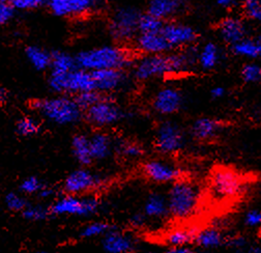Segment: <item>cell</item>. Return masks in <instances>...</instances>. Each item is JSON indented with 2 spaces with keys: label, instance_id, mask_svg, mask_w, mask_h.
I'll return each instance as SVG.
<instances>
[{
  "label": "cell",
  "instance_id": "obj_10",
  "mask_svg": "<svg viewBox=\"0 0 261 253\" xmlns=\"http://www.w3.org/2000/svg\"><path fill=\"white\" fill-rule=\"evenodd\" d=\"M153 145L160 154L173 155L185 147L186 135L176 122L172 120L162 121L156 128Z\"/></svg>",
  "mask_w": 261,
  "mask_h": 253
},
{
  "label": "cell",
  "instance_id": "obj_44",
  "mask_svg": "<svg viewBox=\"0 0 261 253\" xmlns=\"http://www.w3.org/2000/svg\"><path fill=\"white\" fill-rule=\"evenodd\" d=\"M226 246L229 247L231 249H234L237 251H245L248 249L249 242L244 236H233L230 238H227L226 241Z\"/></svg>",
  "mask_w": 261,
  "mask_h": 253
},
{
  "label": "cell",
  "instance_id": "obj_37",
  "mask_svg": "<svg viewBox=\"0 0 261 253\" xmlns=\"http://www.w3.org/2000/svg\"><path fill=\"white\" fill-rule=\"evenodd\" d=\"M103 96L104 93H101L97 90H87L76 94L74 98L78 105L83 109V111H85L93 104H95L97 101H100L103 98Z\"/></svg>",
  "mask_w": 261,
  "mask_h": 253
},
{
  "label": "cell",
  "instance_id": "obj_50",
  "mask_svg": "<svg viewBox=\"0 0 261 253\" xmlns=\"http://www.w3.org/2000/svg\"><path fill=\"white\" fill-rule=\"evenodd\" d=\"M9 99V90L6 87L0 86V106H3Z\"/></svg>",
  "mask_w": 261,
  "mask_h": 253
},
{
  "label": "cell",
  "instance_id": "obj_8",
  "mask_svg": "<svg viewBox=\"0 0 261 253\" xmlns=\"http://www.w3.org/2000/svg\"><path fill=\"white\" fill-rule=\"evenodd\" d=\"M124 111L108 94L84 111V117L96 129H105L115 125L124 118Z\"/></svg>",
  "mask_w": 261,
  "mask_h": 253
},
{
  "label": "cell",
  "instance_id": "obj_5",
  "mask_svg": "<svg viewBox=\"0 0 261 253\" xmlns=\"http://www.w3.org/2000/svg\"><path fill=\"white\" fill-rule=\"evenodd\" d=\"M141 14L136 8L128 6L114 10L108 25L111 37L120 43L134 42L139 34L138 23Z\"/></svg>",
  "mask_w": 261,
  "mask_h": 253
},
{
  "label": "cell",
  "instance_id": "obj_3",
  "mask_svg": "<svg viewBox=\"0 0 261 253\" xmlns=\"http://www.w3.org/2000/svg\"><path fill=\"white\" fill-rule=\"evenodd\" d=\"M170 216L178 220L191 218L200 201L199 187L184 178L173 182L167 194Z\"/></svg>",
  "mask_w": 261,
  "mask_h": 253
},
{
  "label": "cell",
  "instance_id": "obj_11",
  "mask_svg": "<svg viewBox=\"0 0 261 253\" xmlns=\"http://www.w3.org/2000/svg\"><path fill=\"white\" fill-rule=\"evenodd\" d=\"M104 178L87 168H79L64 179L62 189L64 193L85 195L94 192L104 185Z\"/></svg>",
  "mask_w": 261,
  "mask_h": 253
},
{
  "label": "cell",
  "instance_id": "obj_4",
  "mask_svg": "<svg viewBox=\"0 0 261 253\" xmlns=\"http://www.w3.org/2000/svg\"><path fill=\"white\" fill-rule=\"evenodd\" d=\"M48 85L55 93L69 94V96H76L87 90H95L91 72L80 68H76L64 74L50 73Z\"/></svg>",
  "mask_w": 261,
  "mask_h": 253
},
{
  "label": "cell",
  "instance_id": "obj_40",
  "mask_svg": "<svg viewBox=\"0 0 261 253\" xmlns=\"http://www.w3.org/2000/svg\"><path fill=\"white\" fill-rule=\"evenodd\" d=\"M11 4L17 11H34L47 6L48 0H4Z\"/></svg>",
  "mask_w": 261,
  "mask_h": 253
},
{
  "label": "cell",
  "instance_id": "obj_21",
  "mask_svg": "<svg viewBox=\"0 0 261 253\" xmlns=\"http://www.w3.org/2000/svg\"><path fill=\"white\" fill-rule=\"evenodd\" d=\"M185 8V0H149L147 13L164 21H169L179 15Z\"/></svg>",
  "mask_w": 261,
  "mask_h": 253
},
{
  "label": "cell",
  "instance_id": "obj_33",
  "mask_svg": "<svg viewBox=\"0 0 261 253\" xmlns=\"http://www.w3.org/2000/svg\"><path fill=\"white\" fill-rule=\"evenodd\" d=\"M115 149L126 159H138L144 155V148L142 145L130 140L120 141L115 145Z\"/></svg>",
  "mask_w": 261,
  "mask_h": 253
},
{
  "label": "cell",
  "instance_id": "obj_19",
  "mask_svg": "<svg viewBox=\"0 0 261 253\" xmlns=\"http://www.w3.org/2000/svg\"><path fill=\"white\" fill-rule=\"evenodd\" d=\"M136 49L141 54H165L172 51L171 46L162 33L138 34L134 40Z\"/></svg>",
  "mask_w": 261,
  "mask_h": 253
},
{
  "label": "cell",
  "instance_id": "obj_43",
  "mask_svg": "<svg viewBox=\"0 0 261 253\" xmlns=\"http://www.w3.org/2000/svg\"><path fill=\"white\" fill-rule=\"evenodd\" d=\"M244 224L253 230L261 229V209H251L244 216Z\"/></svg>",
  "mask_w": 261,
  "mask_h": 253
},
{
  "label": "cell",
  "instance_id": "obj_52",
  "mask_svg": "<svg viewBox=\"0 0 261 253\" xmlns=\"http://www.w3.org/2000/svg\"><path fill=\"white\" fill-rule=\"evenodd\" d=\"M257 43H258V48H259V57H261V38H259L257 40Z\"/></svg>",
  "mask_w": 261,
  "mask_h": 253
},
{
  "label": "cell",
  "instance_id": "obj_23",
  "mask_svg": "<svg viewBox=\"0 0 261 253\" xmlns=\"http://www.w3.org/2000/svg\"><path fill=\"white\" fill-rule=\"evenodd\" d=\"M143 213L148 219H165L170 216L167 195L159 192L150 193L145 200Z\"/></svg>",
  "mask_w": 261,
  "mask_h": 253
},
{
  "label": "cell",
  "instance_id": "obj_20",
  "mask_svg": "<svg viewBox=\"0 0 261 253\" xmlns=\"http://www.w3.org/2000/svg\"><path fill=\"white\" fill-rule=\"evenodd\" d=\"M222 41L229 46L247 37V27L244 21L237 17H226L218 26Z\"/></svg>",
  "mask_w": 261,
  "mask_h": 253
},
{
  "label": "cell",
  "instance_id": "obj_14",
  "mask_svg": "<svg viewBox=\"0 0 261 253\" xmlns=\"http://www.w3.org/2000/svg\"><path fill=\"white\" fill-rule=\"evenodd\" d=\"M172 50L193 45L198 39L197 31L192 26L176 21H166L161 30Z\"/></svg>",
  "mask_w": 261,
  "mask_h": 253
},
{
  "label": "cell",
  "instance_id": "obj_24",
  "mask_svg": "<svg viewBox=\"0 0 261 253\" xmlns=\"http://www.w3.org/2000/svg\"><path fill=\"white\" fill-rule=\"evenodd\" d=\"M226 241L227 238L220 229L216 226H210L198 231L195 238L194 245L200 247L201 249L211 250L223 247L226 245Z\"/></svg>",
  "mask_w": 261,
  "mask_h": 253
},
{
  "label": "cell",
  "instance_id": "obj_17",
  "mask_svg": "<svg viewBox=\"0 0 261 253\" xmlns=\"http://www.w3.org/2000/svg\"><path fill=\"white\" fill-rule=\"evenodd\" d=\"M224 128L225 124L222 120L215 117L202 116L194 120L190 128V134L198 141H208L219 136Z\"/></svg>",
  "mask_w": 261,
  "mask_h": 253
},
{
  "label": "cell",
  "instance_id": "obj_29",
  "mask_svg": "<svg viewBox=\"0 0 261 253\" xmlns=\"http://www.w3.org/2000/svg\"><path fill=\"white\" fill-rule=\"evenodd\" d=\"M198 231L199 230L196 227L173 230L166 235L165 241L170 247L191 246L195 243V238Z\"/></svg>",
  "mask_w": 261,
  "mask_h": 253
},
{
  "label": "cell",
  "instance_id": "obj_6",
  "mask_svg": "<svg viewBox=\"0 0 261 253\" xmlns=\"http://www.w3.org/2000/svg\"><path fill=\"white\" fill-rule=\"evenodd\" d=\"M130 69L133 78L139 82L172 75L169 53L142 54L137 59H134Z\"/></svg>",
  "mask_w": 261,
  "mask_h": 253
},
{
  "label": "cell",
  "instance_id": "obj_46",
  "mask_svg": "<svg viewBox=\"0 0 261 253\" xmlns=\"http://www.w3.org/2000/svg\"><path fill=\"white\" fill-rule=\"evenodd\" d=\"M55 189H53L51 186L49 185H45V187L41 190V192L38 194L40 198H43V199H48V198H51L53 196H55Z\"/></svg>",
  "mask_w": 261,
  "mask_h": 253
},
{
  "label": "cell",
  "instance_id": "obj_48",
  "mask_svg": "<svg viewBox=\"0 0 261 253\" xmlns=\"http://www.w3.org/2000/svg\"><path fill=\"white\" fill-rule=\"evenodd\" d=\"M216 3L218 6L225 8V9H229L232 7H236L240 4H243L244 0H216Z\"/></svg>",
  "mask_w": 261,
  "mask_h": 253
},
{
  "label": "cell",
  "instance_id": "obj_45",
  "mask_svg": "<svg viewBox=\"0 0 261 253\" xmlns=\"http://www.w3.org/2000/svg\"><path fill=\"white\" fill-rule=\"evenodd\" d=\"M147 219H148L147 216L143 212L136 213L129 218V224L130 226L137 230L143 229L147 222Z\"/></svg>",
  "mask_w": 261,
  "mask_h": 253
},
{
  "label": "cell",
  "instance_id": "obj_38",
  "mask_svg": "<svg viewBox=\"0 0 261 253\" xmlns=\"http://www.w3.org/2000/svg\"><path fill=\"white\" fill-rule=\"evenodd\" d=\"M45 185L38 176H28L20 184V191L25 195H38Z\"/></svg>",
  "mask_w": 261,
  "mask_h": 253
},
{
  "label": "cell",
  "instance_id": "obj_27",
  "mask_svg": "<svg viewBox=\"0 0 261 253\" xmlns=\"http://www.w3.org/2000/svg\"><path fill=\"white\" fill-rule=\"evenodd\" d=\"M77 67L76 56L71 55L64 51L52 52V60L50 66V73L64 74L73 71Z\"/></svg>",
  "mask_w": 261,
  "mask_h": 253
},
{
  "label": "cell",
  "instance_id": "obj_30",
  "mask_svg": "<svg viewBox=\"0 0 261 253\" xmlns=\"http://www.w3.org/2000/svg\"><path fill=\"white\" fill-rule=\"evenodd\" d=\"M230 47L232 53L237 56L248 59H256L259 57V48L257 40H253L246 37L243 40L231 45Z\"/></svg>",
  "mask_w": 261,
  "mask_h": 253
},
{
  "label": "cell",
  "instance_id": "obj_12",
  "mask_svg": "<svg viewBox=\"0 0 261 253\" xmlns=\"http://www.w3.org/2000/svg\"><path fill=\"white\" fill-rule=\"evenodd\" d=\"M103 0H48L50 12L59 18H80L99 10Z\"/></svg>",
  "mask_w": 261,
  "mask_h": 253
},
{
  "label": "cell",
  "instance_id": "obj_22",
  "mask_svg": "<svg viewBox=\"0 0 261 253\" xmlns=\"http://www.w3.org/2000/svg\"><path fill=\"white\" fill-rule=\"evenodd\" d=\"M90 150L93 161H101L107 159L111 156L112 150L115 148V144L110 135L105 132L97 131L89 136Z\"/></svg>",
  "mask_w": 261,
  "mask_h": 253
},
{
  "label": "cell",
  "instance_id": "obj_34",
  "mask_svg": "<svg viewBox=\"0 0 261 253\" xmlns=\"http://www.w3.org/2000/svg\"><path fill=\"white\" fill-rule=\"evenodd\" d=\"M112 226L103 221H95L86 224L80 232V237L83 239H92V238H99L105 236Z\"/></svg>",
  "mask_w": 261,
  "mask_h": 253
},
{
  "label": "cell",
  "instance_id": "obj_47",
  "mask_svg": "<svg viewBox=\"0 0 261 253\" xmlns=\"http://www.w3.org/2000/svg\"><path fill=\"white\" fill-rule=\"evenodd\" d=\"M226 94V89L223 86H215L211 89V97L213 100H220Z\"/></svg>",
  "mask_w": 261,
  "mask_h": 253
},
{
  "label": "cell",
  "instance_id": "obj_1",
  "mask_svg": "<svg viewBox=\"0 0 261 253\" xmlns=\"http://www.w3.org/2000/svg\"><path fill=\"white\" fill-rule=\"evenodd\" d=\"M75 56L77 67L90 72L106 69H130L135 59L127 49L113 45L83 50Z\"/></svg>",
  "mask_w": 261,
  "mask_h": 253
},
{
  "label": "cell",
  "instance_id": "obj_39",
  "mask_svg": "<svg viewBox=\"0 0 261 253\" xmlns=\"http://www.w3.org/2000/svg\"><path fill=\"white\" fill-rule=\"evenodd\" d=\"M5 204L7 208L12 212L22 213L24 209L28 206L26 198L17 192H10L5 197Z\"/></svg>",
  "mask_w": 261,
  "mask_h": 253
},
{
  "label": "cell",
  "instance_id": "obj_41",
  "mask_svg": "<svg viewBox=\"0 0 261 253\" xmlns=\"http://www.w3.org/2000/svg\"><path fill=\"white\" fill-rule=\"evenodd\" d=\"M243 11L249 20L261 21V0H244Z\"/></svg>",
  "mask_w": 261,
  "mask_h": 253
},
{
  "label": "cell",
  "instance_id": "obj_26",
  "mask_svg": "<svg viewBox=\"0 0 261 253\" xmlns=\"http://www.w3.org/2000/svg\"><path fill=\"white\" fill-rule=\"evenodd\" d=\"M72 151L75 159L82 166H88L92 163L93 158L90 150L89 136L85 134L75 135L72 140Z\"/></svg>",
  "mask_w": 261,
  "mask_h": 253
},
{
  "label": "cell",
  "instance_id": "obj_35",
  "mask_svg": "<svg viewBox=\"0 0 261 253\" xmlns=\"http://www.w3.org/2000/svg\"><path fill=\"white\" fill-rule=\"evenodd\" d=\"M22 216L28 221H45L53 215L51 213L50 207L46 208L41 205L28 204V206L22 212Z\"/></svg>",
  "mask_w": 261,
  "mask_h": 253
},
{
  "label": "cell",
  "instance_id": "obj_28",
  "mask_svg": "<svg viewBox=\"0 0 261 253\" xmlns=\"http://www.w3.org/2000/svg\"><path fill=\"white\" fill-rule=\"evenodd\" d=\"M221 53L217 44L208 42L198 51V65L204 71L214 70L220 61Z\"/></svg>",
  "mask_w": 261,
  "mask_h": 253
},
{
  "label": "cell",
  "instance_id": "obj_13",
  "mask_svg": "<svg viewBox=\"0 0 261 253\" xmlns=\"http://www.w3.org/2000/svg\"><path fill=\"white\" fill-rule=\"evenodd\" d=\"M145 178L155 184H172L182 178V170L173 162L165 159H150L143 163Z\"/></svg>",
  "mask_w": 261,
  "mask_h": 253
},
{
  "label": "cell",
  "instance_id": "obj_31",
  "mask_svg": "<svg viewBox=\"0 0 261 253\" xmlns=\"http://www.w3.org/2000/svg\"><path fill=\"white\" fill-rule=\"evenodd\" d=\"M41 130V122L32 116H23L16 123V132L22 137L36 136Z\"/></svg>",
  "mask_w": 261,
  "mask_h": 253
},
{
  "label": "cell",
  "instance_id": "obj_32",
  "mask_svg": "<svg viewBox=\"0 0 261 253\" xmlns=\"http://www.w3.org/2000/svg\"><path fill=\"white\" fill-rule=\"evenodd\" d=\"M166 21L162 20L149 13L141 14L139 23H138V30L139 34H150V33H160L163 26H164Z\"/></svg>",
  "mask_w": 261,
  "mask_h": 253
},
{
  "label": "cell",
  "instance_id": "obj_25",
  "mask_svg": "<svg viewBox=\"0 0 261 253\" xmlns=\"http://www.w3.org/2000/svg\"><path fill=\"white\" fill-rule=\"evenodd\" d=\"M24 54L31 67L35 70L40 72L50 70L52 52H49L40 46L30 45L25 48Z\"/></svg>",
  "mask_w": 261,
  "mask_h": 253
},
{
  "label": "cell",
  "instance_id": "obj_49",
  "mask_svg": "<svg viewBox=\"0 0 261 253\" xmlns=\"http://www.w3.org/2000/svg\"><path fill=\"white\" fill-rule=\"evenodd\" d=\"M168 251L173 253H189V252H193L194 248H192L191 246H178V247H170Z\"/></svg>",
  "mask_w": 261,
  "mask_h": 253
},
{
  "label": "cell",
  "instance_id": "obj_16",
  "mask_svg": "<svg viewBox=\"0 0 261 253\" xmlns=\"http://www.w3.org/2000/svg\"><path fill=\"white\" fill-rule=\"evenodd\" d=\"M95 90L109 94L120 90L128 82V75L122 69H106L91 71Z\"/></svg>",
  "mask_w": 261,
  "mask_h": 253
},
{
  "label": "cell",
  "instance_id": "obj_18",
  "mask_svg": "<svg viewBox=\"0 0 261 253\" xmlns=\"http://www.w3.org/2000/svg\"><path fill=\"white\" fill-rule=\"evenodd\" d=\"M102 247L109 253H127L135 250L137 243L132 235L111 229L102 237Z\"/></svg>",
  "mask_w": 261,
  "mask_h": 253
},
{
  "label": "cell",
  "instance_id": "obj_9",
  "mask_svg": "<svg viewBox=\"0 0 261 253\" xmlns=\"http://www.w3.org/2000/svg\"><path fill=\"white\" fill-rule=\"evenodd\" d=\"M245 183L240 173L227 167H219L212 172L210 188L213 195L220 200L237 197L241 194Z\"/></svg>",
  "mask_w": 261,
  "mask_h": 253
},
{
  "label": "cell",
  "instance_id": "obj_36",
  "mask_svg": "<svg viewBox=\"0 0 261 253\" xmlns=\"http://www.w3.org/2000/svg\"><path fill=\"white\" fill-rule=\"evenodd\" d=\"M241 77L244 82L255 84L261 82V65L257 62H249L243 66Z\"/></svg>",
  "mask_w": 261,
  "mask_h": 253
},
{
  "label": "cell",
  "instance_id": "obj_15",
  "mask_svg": "<svg viewBox=\"0 0 261 253\" xmlns=\"http://www.w3.org/2000/svg\"><path fill=\"white\" fill-rule=\"evenodd\" d=\"M185 100L181 91L173 86H165L156 91L152 98L151 106L160 115H172L184 106Z\"/></svg>",
  "mask_w": 261,
  "mask_h": 253
},
{
  "label": "cell",
  "instance_id": "obj_7",
  "mask_svg": "<svg viewBox=\"0 0 261 253\" xmlns=\"http://www.w3.org/2000/svg\"><path fill=\"white\" fill-rule=\"evenodd\" d=\"M100 200L92 195L67 194L57 198L50 210L53 216H77L88 217L99 211Z\"/></svg>",
  "mask_w": 261,
  "mask_h": 253
},
{
  "label": "cell",
  "instance_id": "obj_51",
  "mask_svg": "<svg viewBox=\"0 0 261 253\" xmlns=\"http://www.w3.org/2000/svg\"><path fill=\"white\" fill-rule=\"evenodd\" d=\"M249 253H261V245H250L247 249Z\"/></svg>",
  "mask_w": 261,
  "mask_h": 253
},
{
  "label": "cell",
  "instance_id": "obj_42",
  "mask_svg": "<svg viewBox=\"0 0 261 253\" xmlns=\"http://www.w3.org/2000/svg\"><path fill=\"white\" fill-rule=\"evenodd\" d=\"M16 14L17 10L11 4L0 0V26H5L12 22Z\"/></svg>",
  "mask_w": 261,
  "mask_h": 253
},
{
  "label": "cell",
  "instance_id": "obj_2",
  "mask_svg": "<svg viewBox=\"0 0 261 253\" xmlns=\"http://www.w3.org/2000/svg\"><path fill=\"white\" fill-rule=\"evenodd\" d=\"M30 108L46 120L58 125H72L84 117L83 109L78 105L74 96L69 94L34 100L30 103Z\"/></svg>",
  "mask_w": 261,
  "mask_h": 253
}]
</instances>
